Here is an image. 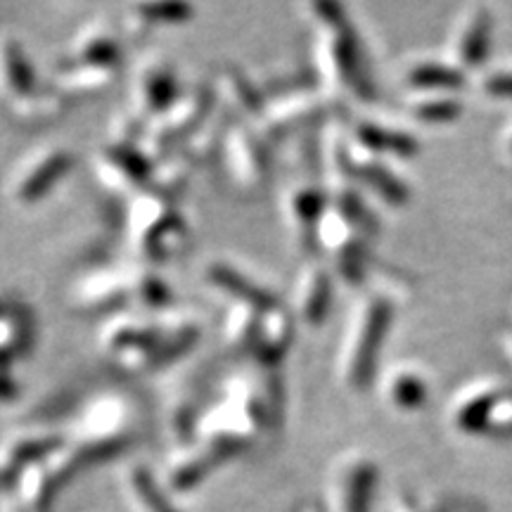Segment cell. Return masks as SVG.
I'll use <instances>...</instances> for the list:
<instances>
[{"instance_id":"1","label":"cell","mask_w":512,"mask_h":512,"mask_svg":"<svg viewBox=\"0 0 512 512\" xmlns=\"http://www.w3.org/2000/svg\"><path fill=\"white\" fill-rule=\"evenodd\" d=\"M306 15L313 22V62L323 88L358 102H373L377 91L366 50L342 5L328 0L309 3Z\"/></svg>"},{"instance_id":"2","label":"cell","mask_w":512,"mask_h":512,"mask_svg":"<svg viewBox=\"0 0 512 512\" xmlns=\"http://www.w3.org/2000/svg\"><path fill=\"white\" fill-rule=\"evenodd\" d=\"M392 320L394 299L384 290H370L356 302L337 354V377L349 392H363L375 382Z\"/></svg>"},{"instance_id":"3","label":"cell","mask_w":512,"mask_h":512,"mask_svg":"<svg viewBox=\"0 0 512 512\" xmlns=\"http://www.w3.org/2000/svg\"><path fill=\"white\" fill-rule=\"evenodd\" d=\"M126 235L131 252L147 266L176 259L190 240L188 223L176 209V202L164 200L150 190L138 192L128 200Z\"/></svg>"},{"instance_id":"4","label":"cell","mask_w":512,"mask_h":512,"mask_svg":"<svg viewBox=\"0 0 512 512\" xmlns=\"http://www.w3.org/2000/svg\"><path fill=\"white\" fill-rule=\"evenodd\" d=\"M138 430L140 413L136 403L128 396L105 394L83 408L81 418L76 420L74 437L67 441L88 467L124 453L128 446L136 444Z\"/></svg>"},{"instance_id":"5","label":"cell","mask_w":512,"mask_h":512,"mask_svg":"<svg viewBox=\"0 0 512 512\" xmlns=\"http://www.w3.org/2000/svg\"><path fill=\"white\" fill-rule=\"evenodd\" d=\"M214 110V88L192 86L188 91H181V95H178L164 112H159L155 119L147 121L138 143L140 150H143L152 162L181 150L185 140L211 117Z\"/></svg>"},{"instance_id":"6","label":"cell","mask_w":512,"mask_h":512,"mask_svg":"<svg viewBox=\"0 0 512 512\" xmlns=\"http://www.w3.org/2000/svg\"><path fill=\"white\" fill-rule=\"evenodd\" d=\"M266 432L268 427L254 413L238 401L221 396L214 406L197 415L192 441H197L221 467L226 460L245 453Z\"/></svg>"},{"instance_id":"7","label":"cell","mask_w":512,"mask_h":512,"mask_svg":"<svg viewBox=\"0 0 512 512\" xmlns=\"http://www.w3.org/2000/svg\"><path fill=\"white\" fill-rule=\"evenodd\" d=\"M339 112V100L335 93H330L323 86H297L290 91L278 93L275 98L266 102L264 112L254 121L259 136L280 138L297 128L309 126L313 121L335 119Z\"/></svg>"},{"instance_id":"8","label":"cell","mask_w":512,"mask_h":512,"mask_svg":"<svg viewBox=\"0 0 512 512\" xmlns=\"http://www.w3.org/2000/svg\"><path fill=\"white\" fill-rule=\"evenodd\" d=\"M370 238L361 228L354 226L342 211L335 207L325 209L323 219L316 228L313 245L323 249L330 259L332 271L347 285H363L373 273V256L368 247Z\"/></svg>"},{"instance_id":"9","label":"cell","mask_w":512,"mask_h":512,"mask_svg":"<svg viewBox=\"0 0 512 512\" xmlns=\"http://www.w3.org/2000/svg\"><path fill=\"white\" fill-rule=\"evenodd\" d=\"M74 157L64 145L36 147L19 162L8 178V197L17 207H31L48 197L72 171Z\"/></svg>"},{"instance_id":"10","label":"cell","mask_w":512,"mask_h":512,"mask_svg":"<svg viewBox=\"0 0 512 512\" xmlns=\"http://www.w3.org/2000/svg\"><path fill=\"white\" fill-rule=\"evenodd\" d=\"M380 467L368 453L349 451L342 453L330 467L328 512H373Z\"/></svg>"},{"instance_id":"11","label":"cell","mask_w":512,"mask_h":512,"mask_svg":"<svg viewBox=\"0 0 512 512\" xmlns=\"http://www.w3.org/2000/svg\"><path fill=\"white\" fill-rule=\"evenodd\" d=\"M221 155L228 164V174L240 190L254 192L261 190L271 174V162H268L266 140L259 131L247 126V121H230L226 138H223Z\"/></svg>"},{"instance_id":"12","label":"cell","mask_w":512,"mask_h":512,"mask_svg":"<svg viewBox=\"0 0 512 512\" xmlns=\"http://www.w3.org/2000/svg\"><path fill=\"white\" fill-rule=\"evenodd\" d=\"M178 95H181V91H178L174 64L159 53H147L140 57L131 74L128 110L147 124L159 112H164Z\"/></svg>"},{"instance_id":"13","label":"cell","mask_w":512,"mask_h":512,"mask_svg":"<svg viewBox=\"0 0 512 512\" xmlns=\"http://www.w3.org/2000/svg\"><path fill=\"white\" fill-rule=\"evenodd\" d=\"M152 159L140 150V145L107 143L93 157V174L107 190L121 195H138L147 190L152 174Z\"/></svg>"},{"instance_id":"14","label":"cell","mask_w":512,"mask_h":512,"mask_svg":"<svg viewBox=\"0 0 512 512\" xmlns=\"http://www.w3.org/2000/svg\"><path fill=\"white\" fill-rule=\"evenodd\" d=\"M328 207L330 197L323 183L297 181L287 185L283 190V197H280V211H283L285 228L290 230L292 240L299 242V245H313L316 228Z\"/></svg>"},{"instance_id":"15","label":"cell","mask_w":512,"mask_h":512,"mask_svg":"<svg viewBox=\"0 0 512 512\" xmlns=\"http://www.w3.org/2000/svg\"><path fill=\"white\" fill-rule=\"evenodd\" d=\"M335 299V275L328 266L311 261L299 271L292 290V313L306 328H320Z\"/></svg>"},{"instance_id":"16","label":"cell","mask_w":512,"mask_h":512,"mask_svg":"<svg viewBox=\"0 0 512 512\" xmlns=\"http://www.w3.org/2000/svg\"><path fill=\"white\" fill-rule=\"evenodd\" d=\"M72 304L81 313H114L126 311L131 304L126 268H100L86 273L72 290Z\"/></svg>"},{"instance_id":"17","label":"cell","mask_w":512,"mask_h":512,"mask_svg":"<svg viewBox=\"0 0 512 512\" xmlns=\"http://www.w3.org/2000/svg\"><path fill=\"white\" fill-rule=\"evenodd\" d=\"M294 335H297V318L285 304H275L271 309L261 311L259 330L252 344V358L256 366L264 370H275L285 361L287 351L292 349Z\"/></svg>"},{"instance_id":"18","label":"cell","mask_w":512,"mask_h":512,"mask_svg":"<svg viewBox=\"0 0 512 512\" xmlns=\"http://www.w3.org/2000/svg\"><path fill=\"white\" fill-rule=\"evenodd\" d=\"M98 342L100 349L110 358H114L128 349L159 347V342H162V328H159L157 316L150 318L145 313H133L126 309L107 318V323L98 332Z\"/></svg>"},{"instance_id":"19","label":"cell","mask_w":512,"mask_h":512,"mask_svg":"<svg viewBox=\"0 0 512 512\" xmlns=\"http://www.w3.org/2000/svg\"><path fill=\"white\" fill-rule=\"evenodd\" d=\"M204 280L211 290L221 292L230 299V304H247L254 309L266 311L271 306L280 304L278 294L268 290L266 285L256 283L252 275L240 271L238 266L223 259H211L204 264Z\"/></svg>"},{"instance_id":"20","label":"cell","mask_w":512,"mask_h":512,"mask_svg":"<svg viewBox=\"0 0 512 512\" xmlns=\"http://www.w3.org/2000/svg\"><path fill=\"white\" fill-rule=\"evenodd\" d=\"M64 439L50 432H19L5 441H0V491L15 489L22 472L38 460H43L50 451H55Z\"/></svg>"},{"instance_id":"21","label":"cell","mask_w":512,"mask_h":512,"mask_svg":"<svg viewBox=\"0 0 512 512\" xmlns=\"http://www.w3.org/2000/svg\"><path fill=\"white\" fill-rule=\"evenodd\" d=\"M505 389L508 387L498 382H479L460 392L451 403V411H448L453 430L465 434V437H486L491 413H494Z\"/></svg>"},{"instance_id":"22","label":"cell","mask_w":512,"mask_h":512,"mask_svg":"<svg viewBox=\"0 0 512 512\" xmlns=\"http://www.w3.org/2000/svg\"><path fill=\"white\" fill-rule=\"evenodd\" d=\"M491 34H494V15L484 5L465 12L463 22L458 24L451 46V62L463 72L484 67L491 50Z\"/></svg>"},{"instance_id":"23","label":"cell","mask_w":512,"mask_h":512,"mask_svg":"<svg viewBox=\"0 0 512 512\" xmlns=\"http://www.w3.org/2000/svg\"><path fill=\"white\" fill-rule=\"evenodd\" d=\"M214 95L219 107H223L233 119H259L266 107V93L247 72H242L235 64H226L216 76Z\"/></svg>"},{"instance_id":"24","label":"cell","mask_w":512,"mask_h":512,"mask_svg":"<svg viewBox=\"0 0 512 512\" xmlns=\"http://www.w3.org/2000/svg\"><path fill=\"white\" fill-rule=\"evenodd\" d=\"M216 467L219 463L197 441H185V444H176L174 451L166 456L159 479L169 494H188L197 489Z\"/></svg>"},{"instance_id":"25","label":"cell","mask_w":512,"mask_h":512,"mask_svg":"<svg viewBox=\"0 0 512 512\" xmlns=\"http://www.w3.org/2000/svg\"><path fill=\"white\" fill-rule=\"evenodd\" d=\"M121 491L131 512H181L169 491L145 463H126L119 477Z\"/></svg>"},{"instance_id":"26","label":"cell","mask_w":512,"mask_h":512,"mask_svg":"<svg viewBox=\"0 0 512 512\" xmlns=\"http://www.w3.org/2000/svg\"><path fill=\"white\" fill-rule=\"evenodd\" d=\"M349 138L356 147L375 157L389 155L396 159H413L420 152V140L411 133L373 119L354 121L349 128Z\"/></svg>"},{"instance_id":"27","label":"cell","mask_w":512,"mask_h":512,"mask_svg":"<svg viewBox=\"0 0 512 512\" xmlns=\"http://www.w3.org/2000/svg\"><path fill=\"white\" fill-rule=\"evenodd\" d=\"M121 57V38L107 22L86 24L72 38L67 64H93V67L117 69Z\"/></svg>"},{"instance_id":"28","label":"cell","mask_w":512,"mask_h":512,"mask_svg":"<svg viewBox=\"0 0 512 512\" xmlns=\"http://www.w3.org/2000/svg\"><path fill=\"white\" fill-rule=\"evenodd\" d=\"M380 392L389 408L399 413H415L430 401V382L418 368L394 366L382 375Z\"/></svg>"},{"instance_id":"29","label":"cell","mask_w":512,"mask_h":512,"mask_svg":"<svg viewBox=\"0 0 512 512\" xmlns=\"http://www.w3.org/2000/svg\"><path fill=\"white\" fill-rule=\"evenodd\" d=\"M36 91V72L27 50L15 34H0V93L17 100Z\"/></svg>"},{"instance_id":"30","label":"cell","mask_w":512,"mask_h":512,"mask_svg":"<svg viewBox=\"0 0 512 512\" xmlns=\"http://www.w3.org/2000/svg\"><path fill=\"white\" fill-rule=\"evenodd\" d=\"M403 86L411 93H453L465 88L467 74L453 62L415 60L403 69Z\"/></svg>"},{"instance_id":"31","label":"cell","mask_w":512,"mask_h":512,"mask_svg":"<svg viewBox=\"0 0 512 512\" xmlns=\"http://www.w3.org/2000/svg\"><path fill=\"white\" fill-rule=\"evenodd\" d=\"M69 110V98H64L60 91L50 88H36L22 98L8 102L10 117L17 121L19 126L27 128H41L48 124H55L62 119Z\"/></svg>"},{"instance_id":"32","label":"cell","mask_w":512,"mask_h":512,"mask_svg":"<svg viewBox=\"0 0 512 512\" xmlns=\"http://www.w3.org/2000/svg\"><path fill=\"white\" fill-rule=\"evenodd\" d=\"M36 337L34 313L24 304L12 302L0 311V361L12 363L31 349Z\"/></svg>"},{"instance_id":"33","label":"cell","mask_w":512,"mask_h":512,"mask_svg":"<svg viewBox=\"0 0 512 512\" xmlns=\"http://www.w3.org/2000/svg\"><path fill=\"white\" fill-rule=\"evenodd\" d=\"M117 79V69L93 67V64H64L53 76V88L64 98H83V95H100Z\"/></svg>"},{"instance_id":"34","label":"cell","mask_w":512,"mask_h":512,"mask_svg":"<svg viewBox=\"0 0 512 512\" xmlns=\"http://www.w3.org/2000/svg\"><path fill=\"white\" fill-rule=\"evenodd\" d=\"M406 112L422 126H446L463 117V100L453 93H411Z\"/></svg>"},{"instance_id":"35","label":"cell","mask_w":512,"mask_h":512,"mask_svg":"<svg viewBox=\"0 0 512 512\" xmlns=\"http://www.w3.org/2000/svg\"><path fill=\"white\" fill-rule=\"evenodd\" d=\"M128 292H131V304L145 311H164L171 306V290L166 280L155 268L147 264H138L126 268Z\"/></svg>"},{"instance_id":"36","label":"cell","mask_w":512,"mask_h":512,"mask_svg":"<svg viewBox=\"0 0 512 512\" xmlns=\"http://www.w3.org/2000/svg\"><path fill=\"white\" fill-rule=\"evenodd\" d=\"M195 15V5L190 3H138L128 10L126 27L131 34H150L157 27L190 22Z\"/></svg>"},{"instance_id":"37","label":"cell","mask_w":512,"mask_h":512,"mask_svg":"<svg viewBox=\"0 0 512 512\" xmlns=\"http://www.w3.org/2000/svg\"><path fill=\"white\" fill-rule=\"evenodd\" d=\"M192 166L195 164H192L181 150L157 159V162L152 164V174H150V183H147V190L155 192L159 197H164V200L176 202L178 197L183 195V190L188 188Z\"/></svg>"},{"instance_id":"38","label":"cell","mask_w":512,"mask_h":512,"mask_svg":"<svg viewBox=\"0 0 512 512\" xmlns=\"http://www.w3.org/2000/svg\"><path fill=\"white\" fill-rule=\"evenodd\" d=\"M261 311L247 304H230L223 318V342L235 351H252V344L259 330Z\"/></svg>"},{"instance_id":"39","label":"cell","mask_w":512,"mask_h":512,"mask_svg":"<svg viewBox=\"0 0 512 512\" xmlns=\"http://www.w3.org/2000/svg\"><path fill=\"white\" fill-rule=\"evenodd\" d=\"M486 437L512 439V389H505V394L498 399L494 413H491Z\"/></svg>"},{"instance_id":"40","label":"cell","mask_w":512,"mask_h":512,"mask_svg":"<svg viewBox=\"0 0 512 512\" xmlns=\"http://www.w3.org/2000/svg\"><path fill=\"white\" fill-rule=\"evenodd\" d=\"M479 88H482L486 98L512 102V67L486 72L482 76V81H479Z\"/></svg>"},{"instance_id":"41","label":"cell","mask_w":512,"mask_h":512,"mask_svg":"<svg viewBox=\"0 0 512 512\" xmlns=\"http://www.w3.org/2000/svg\"><path fill=\"white\" fill-rule=\"evenodd\" d=\"M12 363L0 361V401H12L19 392L15 375H12Z\"/></svg>"},{"instance_id":"42","label":"cell","mask_w":512,"mask_h":512,"mask_svg":"<svg viewBox=\"0 0 512 512\" xmlns=\"http://www.w3.org/2000/svg\"><path fill=\"white\" fill-rule=\"evenodd\" d=\"M503 150H505V155L512 159V124L505 128V133H503Z\"/></svg>"},{"instance_id":"43","label":"cell","mask_w":512,"mask_h":512,"mask_svg":"<svg viewBox=\"0 0 512 512\" xmlns=\"http://www.w3.org/2000/svg\"><path fill=\"white\" fill-rule=\"evenodd\" d=\"M299 512H328V510H325V505H320V503H306Z\"/></svg>"},{"instance_id":"44","label":"cell","mask_w":512,"mask_h":512,"mask_svg":"<svg viewBox=\"0 0 512 512\" xmlns=\"http://www.w3.org/2000/svg\"><path fill=\"white\" fill-rule=\"evenodd\" d=\"M505 347H508V351H510V356H512V330L508 332V335H505Z\"/></svg>"},{"instance_id":"45","label":"cell","mask_w":512,"mask_h":512,"mask_svg":"<svg viewBox=\"0 0 512 512\" xmlns=\"http://www.w3.org/2000/svg\"><path fill=\"white\" fill-rule=\"evenodd\" d=\"M437 512H475L470 508H448V510H437Z\"/></svg>"}]
</instances>
